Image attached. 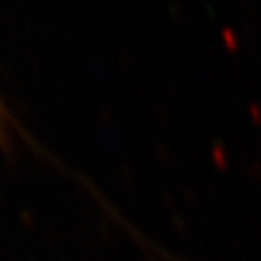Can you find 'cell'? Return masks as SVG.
Instances as JSON below:
<instances>
[{"instance_id":"1","label":"cell","mask_w":261,"mask_h":261,"mask_svg":"<svg viewBox=\"0 0 261 261\" xmlns=\"http://www.w3.org/2000/svg\"><path fill=\"white\" fill-rule=\"evenodd\" d=\"M16 136H25V132L19 126V122L16 120L14 112L10 111L6 103L2 101V97H0V149L6 151V153L12 151Z\"/></svg>"}]
</instances>
